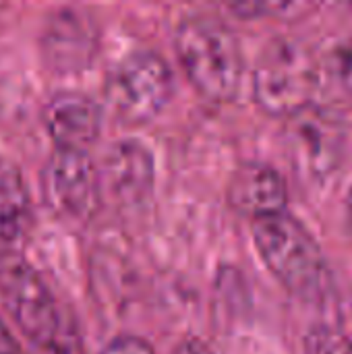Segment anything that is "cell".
I'll return each instance as SVG.
<instances>
[{"instance_id": "1", "label": "cell", "mask_w": 352, "mask_h": 354, "mask_svg": "<svg viewBox=\"0 0 352 354\" xmlns=\"http://www.w3.org/2000/svg\"><path fill=\"white\" fill-rule=\"evenodd\" d=\"M253 243L270 274L295 299L328 303L334 292L330 263L315 236L290 212L253 220Z\"/></svg>"}, {"instance_id": "2", "label": "cell", "mask_w": 352, "mask_h": 354, "mask_svg": "<svg viewBox=\"0 0 352 354\" xmlns=\"http://www.w3.org/2000/svg\"><path fill=\"white\" fill-rule=\"evenodd\" d=\"M176 56L191 85L212 102H232L243 85L245 56L237 33L218 17L191 15L174 35Z\"/></svg>"}, {"instance_id": "3", "label": "cell", "mask_w": 352, "mask_h": 354, "mask_svg": "<svg viewBox=\"0 0 352 354\" xmlns=\"http://www.w3.org/2000/svg\"><path fill=\"white\" fill-rule=\"evenodd\" d=\"M319 81V60L309 46L295 37H274L257 56L253 97L263 112L288 118L315 102Z\"/></svg>"}, {"instance_id": "4", "label": "cell", "mask_w": 352, "mask_h": 354, "mask_svg": "<svg viewBox=\"0 0 352 354\" xmlns=\"http://www.w3.org/2000/svg\"><path fill=\"white\" fill-rule=\"evenodd\" d=\"M172 91V68L151 50L124 56L106 81V102L124 124H145L154 120L168 106Z\"/></svg>"}, {"instance_id": "5", "label": "cell", "mask_w": 352, "mask_h": 354, "mask_svg": "<svg viewBox=\"0 0 352 354\" xmlns=\"http://www.w3.org/2000/svg\"><path fill=\"white\" fill-rule=\"evenodd\" d=\"M349 129L344 116L324 104H309L286 118V143L293 164L307 178L332 176L346 151Z\"/></svg>"}, {"instance_id": "6", "label": "cell", "mask_w": 352, "mask_h": 354, "mask_svg": "<svg viewBox=\"0 0 352 354\" xmlns=\"http://www.w3.org/2000/svg\"><path fill=\"white\" fill-rule=\"evenodd\" d=\"M41 197L48 209L71 222H89L102 203L100 170L89 151L54 149L41 170Z\"/></svg>"}, {"instance_id": "7", "label": "cell", "mask_w": 352, "mask_h": 354, "mask_svg": "<svg viewBox=\"0 0 352 354\" xmlns=\"http://www.w3.org/2000/svg\"><path fill=\"white\" fill-rule=\"evenodd\" d=\"M98 170L102 197L108 195L122 207H137L154 189V156L137 139L112 143Z\"/></svg>"}, {"instance_id": "8", "label": "cell", "mask_w": 352, "mask_h": 354, "mask_svg": "<svg viewBox=\"0 0 352 354\" xmlns=\"http://www.w3.org/2000/svg\"><path fill=\"white\" fill-rule=\"evenodd\" d=\"M44 124L54 149L89 151L102 129V110L81 91H60L46 104Z\"/></svg>"}, {"instance_id": "9", "label": "cell", "mask_w": 352, "mask_h": 354, "mask_svg": "<svg viewBox=\"0 0 352 354\" xmlns=\"http://www.w3.org/2000/svg\"><path fill=\"white\" fill-rule=\"evenodd\" d=\"M230 205L251 220L288 212V187L270 164L247 162L239 166L228 185Z\"/></svg>"}, {"instance_id": "10", "label": "cell", "mask_w": 352, "mask_h": 354, "mask_svg": "<svg viewBox=\"0 0 352 354\" xmlns=\"http://www.w3.org/2000/svg\"><path fill=\"white\" fill-rule=\"evenodd\" d=\"M31 226V195L21 170L0 158V247L19 243Z\"/></svg>"}, {"instance_id": "11", "label": "cell", "mask_w": 352, "mask_h": 354, "mask_svg": "<svg viewBox=\"0 0 352 354\" xmlns=\"http://www.w3.org/2000/svg\"><path fill=\"white\" fill-rule=\"evenodd\" d=\"M319 60V71L344 93L352 97V29L334 37Z\"/></svg>"}, {"instance_id": "12", "label": "cell", "mask_w": 352, "mask_h": 354, "mask_svg": "<svg viewBox=\"0 0 352 354\" xmlns=\"http://www.w3.org/2000/svg\"><path fill=\"white\" fill-rule=\"evenodd\" d=\"M35 354H85V342L83 336L73 319V315H68L62 326L41 344H37L33 348Z\"/></svg>"}, {"instance_id": "13", "label": "cell", "mask_w": 352, "mask_h": 354, "mask_svg": "<svg viewBox=\"0 0 352 354\" xmlns=\"http://www.w3.org/2000/svg\"><path fill=\"white\" fill-rule=\"evenodd\" d=\"M305 354H352V338L349 334L330 328L317 326L305 338Z\"/></svg>"}, {"instance_id": "14", "label": "cell", "mask_w": 352, "mask_h": 354, "mask_svg": "<svg viewBox=\"0 0 352 354\" xmlns=\"http://www.w3.org/2000/svg\"><path fill=\"white\" fill-rule=\"evenodd\" d=\"M102 354H156V351L141 338L135 336H118L114 338Z\"/></svg>"}, {"instance_id": "15", "label": "cell", "mask_w": 352, "mask_h": 354, "mask_svg": "<svg viewBox=\"0 0 352 354\" xmlns=\"http://www.w3.org/2000/svg\"><path fill=\"white\" fill-rule=\"evenodd\" d=\"M172 354H214V351L199 338H187L174 348Z\"/></svg>"}, {"instance_id": "16", "label": "cell", "mask_w": 352, "mask_h": 354, "mask_svg": "<svg viewBox=\"0 0 352 354\" xmlns=\"http://www.w3.org/2000/svg\"><path fill=\"white\" fill-rule=\"evenodd\" d=\"M0 354H21V351L17 348L12 336L8 334V330L4 328V324L0 322Z\"/></svg>"}, {"instance_id": "17", "label": "cell", "mask_w": 352, "mask_h": 354, "mask_svg": "<svg viewBox=\"0 0 352 354\" xmlns=\"http://www.w3.org/2000/svg\"><path fill=\"white\" fill-rule=\"evenodd\" d=\"M346 226H349V234L352 239V187L349 191V197H346Z\"/></svg>"}]
</instances>
